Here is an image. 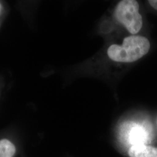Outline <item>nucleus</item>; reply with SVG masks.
<instances>
[{
	"label": "nucleus",
	"mask_w": 157,
	"mask_h": 157,
	"mask_svg": "<svg viewBox=\"0 0 157 157\" xmlns=\"http://www.w3.org/2000/svg\"><path fill=\"white\" fill-rule=\"evenodd\" d=\"M139 6L134 0H124L118 4L115 16L132 34L137 33L143 25L142 17L139 13Z\"/></svg>",
	"instance_id": "obj_2"
},
{
	"label": "nucleus",
	"mask_w": 157,
	"mask_h": 157,
	"mask_svg": "<svg viewBox=\"0 0 157 157\" xmlns=\"http://www.w3.org/2000/svg\"><path fill=\"white\" fill-rule=\"evenodd\" d=\"M16 152L13 144L7 139L0 140V157H13Z\"/></svg>",
	"instance_id": "obj_4"
},
{
	"label": "nucleus",
	"mask_w": 157,
	"mask_h": 157,
	"mask_svg": "<svg viewBox=\"0 0 157 157\" xmlns=\"http://www.w3.org/2000/svg\"><path fill=\"white\" fill-rule=\"evenodd\" d=\"M128 154L130 157H157V148L146 144L133 145Z\"/></svg>",
	"instance_id": "obj_3"
},
{
	"label": "nucleus",
	"mask_w": 157,
	"mask_h": 157,
	"mask_svg": "<svg viewBox=\"0 0 157 157\" xmlns=\"http://www.w3.org/2000/svg\"><path fill=\"white\" fill-rule=\"evenodd\" d=\"M150 44L146 37L131 36L125 38L122 45H111L108 49V56L113 61L120 62H133L144 56L150 50Z\"/></svg>",
	"instance_id": "obj_1"
},
{
	"label": "nucleus",
	"mask_w": 157,
	"mask_h": 157,
	"mask_svg": "<svg viewBox=\"0 0 157 157\" xmlns=\"http://www.w3.org/2000/svg\"><path fill=\"white\" fill-rule=\"evenodd\" d=\"M148 2L151 6L152 7L157 10V0H150L148 1Z\"/></svg>",
	"instance_id": "obj_5"
}]
</instances>
